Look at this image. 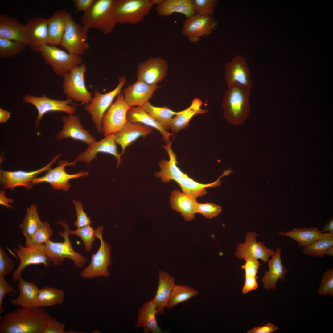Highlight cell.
Instances as JSON below:
<instances>
[{
    "label": "cell",
    "instance_id": "obj_1",
    "mask_svg": "<svg viewBox=\"0 0 333 333\" xmlns=\"http://www.w3.org/2000/svg\"><path fill=\"white\" fill-rule=\"evenodd\" d=\"M51 317L44 308L19 307L1 319L0 333H43Z\"/></svg>",
    "mask_w": 333,
    "mask_h": 333
},
{
    "label": "cell",
    "instance_id": "obj_2",
    "mask_svg": "<svg viewBox=\"0 0 333 333\" xmlns=\"http://www.w3.org/2000/svg\"><path fill=\"white\" fill-rule=\"evenodd\" d=\"M227 87L222 103L224 116L230 124L240 126L245 122L249 114L251 90L236 83Z\"/></svg>",
    "mask_w": 333,
    "mask_h": 333
},
{
    "label": "cell",
    "instance_id": "obj_3",
    "mask_svg": "<svg viewBox=\"0 0 333 333\" xmlns=\"http://www.w3.org/2000/svg\"><path fill=\"white\" fill-rule=\"evenodd\" d=\"M58 223L61 225L64 229V232L58 233L64 238V241L54 242L51 240H49L44 245L46 254L55 265H61L64 259L67 258L72 261L77 267L82 268L86 263L87 259L85 256L74 250L69 238L70 229L68 223L60 220Z\"/></svg>",
    "mask_w": 333,
    "mask_h": 333
},
{
    "label": "cell",
    "instance_id": "obj_4",
    "mask_svg": "<svg viewBox=\"0 0 333 333\" xmlns=\"http://www.w3.org/2000/svg\"><path fill=\"white\" fill-rule=\"evenodd\" d=\"M115 0H96L81 18L82 25L88 29L98 30L105 34L113 31L117 24L113 13Z\"/></svg>",
    "mask_w": 333,
    "mask_h": 333
},
{
    "label": "cell",
    "instance_id": "obj_5",
    "mask_svg": "<svg viewBox=\"0 0 333 333\" xmlns=\"http://www.w3.org/2000/svg\"><path fill=\"white\" fill-rule=\"evenodd\" d=\"M162 0H115L113 13L117 24H136L141 22L153 6Z\"/></svg>",
    "mask_w": 333,
    "mask_h": 333
},
{
    "label": "cell",
    "instance_id": "obj_6",
    "mask_svg": "<svg viewBox=\"0 0 333 333\" xmlns=\"http://www.w3.org/2000/svg\"><path fill=\"white\" fill-rule=\"evenodd\" d=\"M103 227L101 226L96 230L95 237L100 241L98 249L95 254L91 255V261L88 266L85 268L80 274L84 278L91 279L109 276L108 267L111 265V247L103 237Z\"/></svg>",
    "mask_w": 333,
    "mask_h": 333
},
{
    "label": "cell",
    "instance_id": "obj_7",
    "mask_svg": "<svg viewBox=\"0 0 333 333\" xmlns=\"http://www.w3.org/2000/svg\"><path fill=\"white\" fill-rule=\"evenodd\" d=\"M39 52L45 63L51 67L57 75L64 76L73 67L82 64L80 56L60 49L48 43L42 45Z\"/></svg>",
    "mask_w": 333,
    "mask_h": 333
},
{
    "label": "cell",
    "instance_id": "obj_8",
    "mask_svg": "<svg viewBox=\"0 0 333 333\" xmlns=\"http://www.w3.org/2000/svg\"><path fill=\"white\" fill-rule=\"evenodd\" d=\"M86 65L83 64L73 67L64 76L63 91L68 98L88 104L92 99V93L85 84L84 75Z\"/></svg>",
    "mask_w": 333,
    "mask_h": 333
},
{
    "label": "cell",
    "instance_id": "obj_9",
    "mask_svg": "<svg viewBox=\"0 0 333 333\" xmlns=\"http://www.w3.org/2000/svg\"><path fill=\"white\" fill-rule=\"evenodd\" d=\"M126 80L125 77H121L115 88L106 93L101 94L98 90H95L90 102L85 106V110L91 116L92 121L98 133H102V119L105 112L112 104L116 97L121 92Z\"/></svg>",
    "mask_w": 333,
    "mask_h": 333
},
{
    "label": "cell",
    "instance_id": "obj_10",
    "mask_svg": "<svg viewBox=\"0 0 333 333\" xmlns=\"http://www.w3.org/2000/svg\"><path fill=\"white\" fill-rule=\"evenodd\" d=\"M87 28L76 22L69 13L60 46L68 52L78 56L89 48Z\"/></svg>",
    "mask_w": 333,
    "mask_h": 333
},
{
    "label": "cell",
    "instance_id": "obj_11",
    "mask_svg": "<svg viewBox=\"0 0 333 333\" xmlns=\"http://www.w3.org/2000/svg\"><path fill=\"white\" fill-rule=\"evenodd\" d=\"M24 103H29L35 107L38 114L35 120L36 127L44 115L51 112H62L69 115H73L76 110V106L71 105L73 100L68 98L63 100L53 99L47 97L45 94L40 97H36L26 94L23 98Z\"/></svg>",
    "mask_w": 333,
    "mask_h": 333
},
{
    "label": "cell",
    "instance_id": "obj_12",
    "mask_svg": "<svg viewBox=\"0 0 333 333\" xmlns=\"http://www.w3.org/2000/svg\"><path fill=\"white\" fill-rule=\"evenodd\" d=\"M75 160L69 162L67 160H60L56 167L50 168L43 176L36 177L32 182V185L41 183H49L54 190H62L68 191L70 187L69 181L72 179L84 177L88 175V172L81 171L74 174H70L65 171V167L67 166L76 165Z\"/></svg>",
    "mask_w": 333,
    "mask_h": 333
},
{
    "label": "cell",
    "instance_id": "obj_13",
    "mask_svg": "<svg viewBox=\"0 0 333 333\" xmlns=\"http://www.w3.org/2000/svg\"><path fill=\"white\" fill-rule=\"evenodd\" d=\"M130 107L120 92L115 101L104 114L102 119V132L105 137L120 130L128 121L127 113Z\"/></svg>",
    "mask_w": 333,
    "mask_h": 333
},
{
    "label": "cell",
    "instance_id": "obj_14",
    "mask_svg": "<svg viewBox=\"0 0 333 333\" xmlns=\"http://www.w3.org/2000/svg\"><path fill=\"white\" fill-rule=\"evenodd\" d=\"M20 263L13 272L12 278L14 282L18 281L26 268L32 265L43 264L46 268H49L51 261L45 251L44 245L24 246L20 243L14 249Z\"/></svg>",
    "mask_w": 333,
    "mask_h": 333
},
{
    "label": "cell",
    "instance_id": "obj_15",
    "mask_svg": "<svg viewBox=\"0 0 333 333\" xmlns=\"http://www.w3.org/2000/svg\"><path fill=\"white\" fill-rule=\"evenodd\" d=\"M60 156V154L56 155L48 164L34 171H8L0 170V183L1 187L4 189L14 190L16 187L23 186L28 190L32 189V180L37 177L38 175L51 168L52 165L56 162Z\"/></svg>",
    "mask_w": 333,
    "mask_h": 333
},
{
    "label": "cell",
    "instance_id": "obj_16",
    "mask_svg": "<svg viewBox=\"0 0 333 333\" xmlns=\"http://www.w3.org/2000/svg\"><path fill=\"white\" fill-rule=\"evenodd\" d=\"M168 70L166 61L160 57H152L140 63L137 70V80L150 85H156L166 77Z\"/></svg>",
    "mask_w": 333,
    "mask_h": 333
},
{
    "label": "cell",
    "instance_id": "obj_17",
    "mask_svg": "<svg viewBox=\"0 0 333 333\" xmlns=\"http://www.w3.org/2000/svg\"><path fill=\"white\" fill-rule=\"evenodd\" d=\"M216 26V21L211 15L195 14L184 21L182 33L190 40L195 42L210 34Z\"/></svg>",
    "mask_w": 333,
    "mask_h": 333
},
{
    "label": "cell",
    "instance_id": "obj_18",
    "mask_svg": "<svg viewBox=\"0 0 333 333\" xmlns=\"http://www.w3.org/2000/svg\"><path fill=\"white\" fill-rule=\"evenodd\" d=\"M225 80L227 86L236 83L251 89L253 83L250 70L244 56H235L225 64Z\"/></svg>",
    "mask_w": 333,
    "mask_h": 333
},
{
    "label": "cell",
    "instance_id": "obj_19",
    "mask_svg": "<svg viewBox=\"0 0 333 333\" xmlns=\"http://www.w3.org/2000/svg\"><path fill=\"white\" fill-rule=\"evenodd\" d=\"M257 235L255 232L247 233L245 242L237 245L236 251L235 253L237 258L245 259L251 257L257 260L260 259L265 263L274 254L275 252L273 249L267 248L261 242L256 241Z\"/></svg>",
    "mask_w": 333,
    "mask_h": 333
},
{
    "label": "cell",
    "instance_id": "obj_20",
    "mask_svg": "<svg viewBox=\"0 0 333 333\" xmlns=\"http://www.w3.org/2000/svg\"><path fill=\"white\" fill-rule=\"evenodd\" d=\"M62 129L56 135V138L60 140L70 138L75 140L84 142L90 145L97 141L81 124L79 117L76 115H69L62 118Z\"/></svg>",
    "mask_w": 333,
    "mask_h": 333
},
{
    "label": "cell",
    "instance_id": "obj_21",
    "mask_svg": "<svg viewBox=\"0 0 333 333\" xmlns=\"http://www.w3.org/2000/svg\"><path fill=\"white\" fill-rule=\"evenodd\" d=\"M116 143L115 134L109 135L89 145L86 150L81 153L75 160L76 162H84L88 166L92 161L96 158L97 154L101 152L113 156L119 165L121 162V155L118 151Z\"/></svg>",
    "mask_w": 333,
    "mask_h": 333
},
{
    "label": "cell",
    "instance_id": "obj_22",
    "mask_svg": "<svg viewBox=\"0 0 333 333\" xmlns=\"http://www.w3.org/2000/svg\"><path fill=\"white\" fill-rule=\"evenodd\" d=\"M26 25L27 45L33 51L39 52L42 45L48 43L47 19L43 17L31 18Z\"/></svg>",
    "mask_w": 333,
    "mask_h": 333
},
{
    "label": "cell",
    "instance_id": "obj_23",
    "mask_svg": "<svg viewBox=\"0 0 333 333\" xmlns=\"http://www.w3.org/2000/svg\"><path fill=\"white\" fill-rule=\"evenodd\" d=\"M159 86L150 85L139 80L122 91L125 101L130 107H141L152 97Z\"/></svg>",
    "mask_w": 333,
    "mask_h": 333
},
{
    "label": "cell",
    "instance_id": "obj_24",
    "mask_svg": "<svg viewBox=\"0 0 333 333\" xmlns=\"http://www.w3.org/2000/svg\"><path fill=\"white\" fill-rule=\"evenodd\" d=\"M152 129L151 127L140 123L128 121L120 130L115 134L116 142L122 148L121 155L128 146L140 137H145L149 134Z\"/></svg>",
    "mask_w": 333,
    "mask_h": 333
},
{
    "label": "cell",
    "instance_id": "obj_25",
    "mask_svg": "<svg viewBox=\"0 0 333 333\" xmlns=\"http://www.w3.org/2000/svg\"><path fill=\"white\" fill-rule=\"evenodd\" d=\"M172 141L162 146L167 152L169 157L168 160H162L159 163L160 171L155 173V176L160 178L163 183H169L172 180L177 183L187 174L183 172L178 166L179 162L176 155L171 148Z\"/></svg>",
    "mask_w": 333,
    "mask_h": 333
},
{
    "label": "cell",
    "instance_id": "obj_26",
    "mask_svg": "<svg viewBox=\"0 0 333 333\" xmlns=\"http://www.w3.org/2000/svg\"><path fill=\"white\" fill-rule=\"evenodd\" d=\"M0 38L20 42L27 45L26 24L20 23L16 18L6 14H1Z\"/></svg>",
    "mask_w": 333,
    "mask_h": 333
},
{
    "label": "cell",
    "instance_id": "obj_27",
    "mask_svg": "<svg viewBox=\"0 0 333 333\" xmlns=\"http://www.w3.org/2000/svg\"><path fill=\"white\" fill-rule=\"evenodd\" d=\"M170 203L171 208L179 212L186 221H191L194 219L198 203L196 199L175 190L171 192Z\"/></svg>",
    "mask_w": 333,
    "mask_h": 333
},
{
    "label": "cell",
    "instance_id": "obj_28",
    "mask_svg": "<svg viewBox=\"0 0 333 333\" xmlns=\"http://www.w3.org/2000/svg\"><path fill=\"white\" fill-rule=\"evenodd\" d=\"M159 281L156 295L152 299L158 313L163 314L168 304L175 284L174 277L168 273L159 270Z\"/></svg>",
    "mask_w": 333,
    "mask_h": 333
},
{
    "label": "cell",
    "instance_id": "obj_29",
    "mask_svg": "<svg viewBox=\"0 0 333 333\" xmlns=\"http://www.w3.org/2000/svg\"><path fill=\"white\" fill-rule=\"evenodd\" d=\"M158 314L152 300L144 302L138 312L136 328H143L145 333H163L158 327L156 319Z\"/></svg>",
    "mask_w": 333,
    "mask_h": 333
},
{
    "label": "cell",
    "instance_id": "obj_30",
    "mask_svg": "<svg viewBox=\"0 0 333 333\" xmlns=\"http://www.w3.org/2000/svg\"><path fill=\"white\" fill-rule=\"evenodd\" d=\"M281 255V248L278 247L272 258L267 261L269 270L265 272L262 280L265 289H274L279 279L282 281L285 279L287 269L282 263Z\"/></svg>",
    "mask_w": 333,
    "mask_h": 333
},
{
    "label": "cell",
    "instance_id": "obj_31",
    "mask_svg": "<svg viewBox=\"0 0 333 333\" xmlns=\"http://www.w3.org/2000/svg\"><path fill=\"white\" fill-rule=\"evenodd\" d=\"M18 281L17 287L19 295L16 298L10 299V303L13 305L22 307H35L40 289L35 283L26 281L21 277Z\"/></svg>",
    "mask_w": 333,
    "mask_h": 333
},
{
    "label": "cell",
    "instance_id": "obj_32",
    "mask_svg": "<svg viewBox=\"0 0 333 333\" xmlns=\"http://www.w3.org/2000/svg\"><path fill=\"white\" fill-rule=\"evenodd\" d=\"M156 10L157 14L162 17L179 13L183 14L187 18L195 14L191 0H162L156 5Z\"/></svg>",
    "mask_w": 333,
    "mask_h": 333
},
{
    "label": "cell",
    "instance_id": "obj_33",
    "mask_svg": "<svg viewBox=\"0 0 333 333\" xmlns=\"http://www.w3.org/2000/svg\"><path fill=\"white\" fill-rule=\"evenodd\" d=\"M127 118L129 122L140 123L156 129L161 134L163 140L166 144L170 142V137L174 134L164 129L162 125L153 117L145 111L141 107H130L127 113Z\"/></svg>",
    "mask_w": 333,
    "mask_h": 333
},
{
    "label": "cell",
    "instance_id": "obj_34",
    "mask_svg": "<svg viewBox=\"0 0 333 333\" xmlns=\"http://www.w3.org/2000/svg\"><path fill=\"white\" fill-rule=\"evenodd\" d=\"M69 13L66 10H58L47 19L49 44L60 45Z\"/></svg>",
    "mask_w": 333,
    "mask_h": 333
},
{
    "label": "cell",
    "instance_id": "obj_35",
    "mask_svg": "<svg viewBox=\"0 0 333 333\" xmlns=\"http://www.w3.org/2000/svg\"><path fill=\"white\" fill-rule=\"evenodd\" d=\"M202 104V102L200 99L196 98L193 100L188 107L178 112L173 118L171 124L170 129L172 132L177 133L188 127L190 121L195 115L207 112V110L201 109Z\"/></svg>",
    "mask_w": 333,
    "mask_h": 333
},
{
    "label": "cell",
    "instance_id": "obj_36",
    "mask_svg": "<svg viewBox=\"0 0 333 333\" xmlns=\"http://www.w3.org/2000/svg\"><path fill=\"white\" fill-rule=\"evenodd\" d=\"M231 172L230 170L224 171L216 180L208 184L199 183L189 177L188 175L181 179L177 183L179 185L183 192L196 199L197 198L200 197L207 194L206 188L220 186L221 183L220 181L221 178Z\"/></svg>",
    "mask_w": 333,
    "mask_h": 333
},
{
    "label": "cell",
    "instance_id": "obj_37",
    "mask_svg": "<svg viewBox=\"0 0 333 333\" xmlns=\"http://www.w3.org/2000/svg\"><path fill=\"white\" fill-rule=\"evenodd\" d=\"M316 227L294 228L288 231L281 232L279 235L287 236L296 241L299 247H307L320 238L323 234Z\"/></svg>",
    "mask_w": 333,
    "mask_h": 333
},
{
    "label": "cell",
    "instance_id": "obj_38",
    "mask_svg": "<svg viewBox=\"0 0 333 333\" xmlns=\"http://www.w3.org/2000/svg\"><path fill=\"white\" fill-rule=\"evenodd\" d=\"M65 293L62 289L46 286L39 290L35 307L44 308L57 305H62Z\"/></svg>",
    "mask_w": 333,
    "mask_h": 333
},
{
    "label": "cell",
    "instance_id": "obj_39",
    "mask_svg": "<svg viewBox=\"0 0 333 333\" xmlns=\"http://www.w3.org/2000/svg\"><path fill=\"white\" fill-rule=\"evenodd\" d=\"M245 260V262L241 266L245 273V283L242 289V292L244 294L255 290L258 288L257 275L261 265L257 260L253 257H248Z\"/></svg>",
    "mask_w": 333,
    "mask_h": 333
},
{
    "label": "cell",
    "instance_id": "obj_40",
    "mask_svg": "<svg viewBox=\"0 0 333 333\" xmlns=\"http://www.w3.org/2000/svg\"><path fill=\"white\" fill-rule=\"evenodd\" d=\"M141 107L153 117L166 130L170 129L173 117L178 113L166 107H157L152 105L149 101L145 103Z\"/></svg>",
    "mask_w": 333,
    "mask_h": 333
},
{
    "label": "cell",
    "instance_id": "obj_41",
    "mask_svg": "<svg viewBox=\"0 0 333 333\" xmlns=\"http://www.w3.org/2000/svg\"><path fill=\"white\" fill-rule=\"evenodd\" d=\"M41 221L38 215L36 204H31L27 209L24 218L19 226L25 240L31 236Z\"/></svg>",
    "mask_w": 333,
    "mask_h": 333
},
{
    "label": "cell",
    "instance_id": "obj_42",
    "mask_svg": "<svg viewBox=\"0 0 333 333\" xmlns=\"http://www.w3.org/2000/svg\"><path fill=\"white\" fill-rule=\"evenodd\" d=\"M333 246V233H323L321 236L308 247L304 248L302 253L306 255L323 257L327 250Z\"/></svg>",
    "mask_w": 333,
    "mask_h": 333
},
{
    "label": "cell",
    "instance_id": "obj_43",
    "mask_svg": "<svg viewBox=\"0 0 333 333\" xmlns=\"http://www.w3.org/2000/svg\"><path fill=\"white\" fill-rule=\"evenodd\" d=\"M198 293L197 290L191 287L175 284L166 308L167 309L173 308L179 303L188 301L197 295Z\"/></svg>",
    "mask_w": 333,
    "mask_h": 333
},
{
    "label": "cell",
    "instance_id": "obj_44",
    "mask_svg": "<svg viewBox=\"0 0 333 333\" xmlns=\"http://www.w3.org/2000/svg\"><path fill=\"white\" fill-rule=\"evenodd\" d=\"M54 232L47 222L41 221L39 226L28 239L25 246L30 247L44 245L53 235Z\"/></svg>",
    "mask_w": 333,
    "mask_h": 333
},
{
    "label": "cell",
    "instance_id": "obj_45",
    "mask_svg": "<svg viewBox=\"0 0 333 333\" xmlns=\"http://www.w3.org/2000/svg\"><path fill=\"white\" fill-rule=\"evenodd\" d=\"M27 45L23 43L0 38V57H11L22 52Z\"/></svg>",
    "mask_w": 333,
    "mask_h": 333
},
{
    "label": "cell",
    "instance_id": "obj_46",
    "mask_svg": "<svg viewBox=\"0 0 333 333\" xmlns=\"http://www.w3.org/2000/svg\"><path fill=\"white\" fill-rule=\"evenodd\" d=\"M96 230L90 225L77 228L75 231L70 230V235H73L80 237L83 241L85 250L87 252L91 251L93 242L95 240Z\"/></svg>",
    "mask_w": 333,
    "mask_h": 333
},
{
    "label": "cell",
    "instance_id": "obj_47",
    "mask_svg": "<svg viewBox=\"0 0 333 333\" xmlns=\"http://www.w3.org/2000/svg\"><path fill=\"white\" fill-rule=\"evenodd\" d=\"M195 14L210 15L213 13L217 4L216 0H192Z\"/></svg>",
    "mask_w": 333,
    "mask_h": 333
},
{
    "label": "cell",
    "instance_id": "obj_48",
    "mask_svg": "<svg viewBox=\"0 0 333 333\" xmlns=\"http://www.w3.org/2000/svg\"><path fill=\"white\" fill-rule=\"evenodd\" d=\"M319 295H333V269L327 270L323 274L318 290Z\"/></svg>",
    "mask_w": 333,
    "mask_h": 333
},
{
    "label": "cell",
    "instance_id": "obj_49",
    "mask_svg": "<svg viewBox=\"0 0 333 333\" xmlns=\"http://www.w3.org/2000/svg\"><path fill=\"white\" fill-rule=\"evenodd\" d=\"M221 212V207L212 203H198L197 213L202 214L205 218L211 219L218 216Z\"/></svg>",
    "mask_w": 333,
    "mask_h": 333
},
{
    "label": "cell",
    "instance_id": "obj_50",
    "mask_svg": "<svg viewBox=\"0 0 333 333\" xmlns=\"http://www.w3.org/2000/svg\"><path fill=\"white\" fill-rule=\"evenodd\" d=\"M73 203L76 209L77 217V219L74 222V226L79 228L90 225L92 223L91 218L88 217L84 211L81 203L74 200H73Z\"/></svg>",
    "mask_w": 333,
    "mask_h": 333
},
{
    "label": "cell",
    "instance_id": "obj_51",
    "mask_svg": "<svg viewBox=\"0 0 333 333\" xmlns=\"http://www.w3.org/2000/svg\"><path fill=\"white\" fill-rule=\"evenodd\" d=\"M15 265L12 259L6 253L3 248L0 247V276H6L14 269Z\"/></svg>",
    "mask_w": 333,
    "mask_h": 333
},
{
    "label": "cell",
    "instance_id": "obj_52",
    "mask_svg": "<svg viewBox=\"0 0 333 333\" xmlns=\"http://www.w3.org/2000/svg\"><path fill=\"white\" fill-rule=\"evenodd\" d=\"M65 324L58 321L56 317H52L47 323L43 333H66Z\"/></svg>",
    "mask_w": 333,
    "mask_h": 333
},
{
    "label": "cell",
    "instance_id": "obj_53",
    "mask_svg": "<svg viewBox=\"0 0 333 333\" xmlns=\"http://www.w3.org/2000/svg\"><path fill=\"white\" fill-rule=\"evenodd\" d=\"M14 288L7 282L4 277L0 276V314H3L4 309L2 305L4 298L6 294L14 291Z\"/></svg>",
    "mask_w": 333,
    "mask_h": 333
},
{
    "label": "cell",
    "instance_id": "obj_54",
    "mask_svg": "<svg viewBox=\"0 0 333 333\" xmlns=\"http://www.w3.org/2000/svg\"><path fill=\"white\" fill-rule=\"evenodd\" d=\"M96 0H72L75 7L76 11L79 12L83 11L84 13L88 10L93 5Z\"/></svg>",
    "mask_w": 333,
    "mask_h": 333
},
{
    "label": "cell",
    "instance_id": "obj_55",
    "mask_svg": "<svg viewBox=\"0 0 333 333\" xmlns=\"http://www.w3.org/2000/svg\"><path fill=\"white\" fill-rule=\"evenodd\" d=\"M278 327L270 323L261 326L254 327L247 332L248 333H271L277 331Z\"/></svg>",
    "mask_w": 333,
    "mask_h": 333
},
{
    "label": "cell",
    "instance_id": "obj_56",
    "mask_svg": "<svg viewBox=\"0 0 333 333\" xmlns=\"http://www.w3.org/2000/svg\"><path fill=\"white\" fill-rule=\"evenodd\" d=\"M14 201L13 199L9 198L5 196V191L2 190L0 192V205L8 208H13L12 204Z\"/></svg>",
    "mask_w": 333,
    "mask_h": 333
},
{
    "label": "cell",
    "instance_id": "obj_57",
    "mask_svg": "<svg viewBox=\"0 0 333 333\" xmlns=\"http://www.w3.org/2000/svg\"><path fill=\"white\" fill-rule=\"evenodd\" d=\"M10 116V113L8 111L0 108V123L6 122Z\"/></svg>",
    "mask_w": 333,
    "mask_h": 333
},
{
    "label": "cell",
    "instance_id": "obj_58",
    "mask_svg": "<svg viewBox=\"0 0 333 333\" xmlns=\"http://www.w3.org/2000/svg\"><path fill=\"white\" fill-rule=\"evenodd\" d=\"M321 232H329L333 233V218L329 219L327 222L323 227Z\"/></svg>",
    "mask_w": 333,
    "mask_h": 333
},
{
    "label": "cell",
    "instance_id": "obj_59",
    "mask_svg": "<svg viewBox=\"0 0 333 333\" xmlns=\"http://www.w3.org/2000/svg\"><path fill=\"white\" fill-rule=\"evenodd\" d=\"M325 255L327 256H333V246L328 248L325 253Z\"/></svg>",
    "mask_w": 333,
    "mask_h": 333
}]
</instances>
